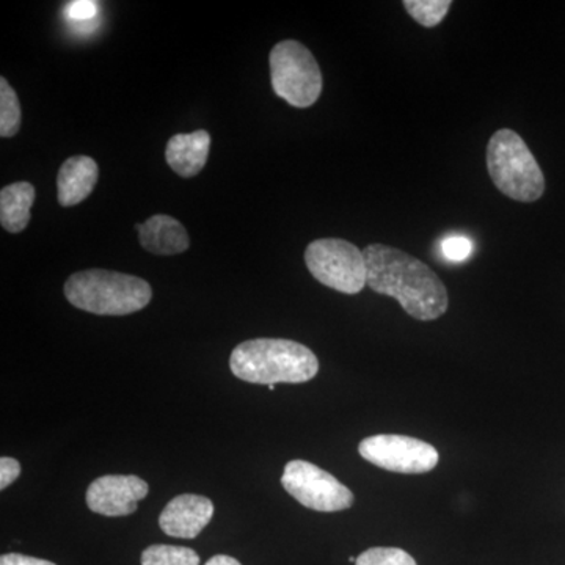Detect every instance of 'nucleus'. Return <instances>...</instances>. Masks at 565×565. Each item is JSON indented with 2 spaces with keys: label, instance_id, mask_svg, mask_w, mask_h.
<instances>
[{
  "label": "nucleus",
  "instance_id": "9b49d317",
  "mask_svg": "<svg viewBox=\"0 0 565 565\" xmlns=\"http://www.w3.org/2000/svg\"><path fill=\"white\" fill-rule=\"evenodd\" d=\"M98 177V163L88 156L66 159L57 177L58 203L71 207L84 202L95 191Z\"/></svg>",
  "mask_w": 565,
  "mask_h": 565
},
{
  "label": "nucleus",
  "instance_id": "4be33fe9",
  "mask_svg": "<svg viewBox=\"0 0 565 565\" xmlns=\"http://www.w3.org/2000/svg\"><path fill=\"white\" fill-rule=\"evenodd\" d=\"M0 565H55L50 561L39 559V557L20 555V553H9L0 557Z\"/></svg>",
  "mask_w": 565,
  "mask_h": 565
},
{
  "label": "nucleus",
  "instance_id": "1a4fd4ad",
  "mask_svg": "<svg viewBox=\"0 0 565 565\" xmlns=\"http://www.w3.org/2000/svg\"><path fill=\"white\" fill-rule=\"evenodd\" d=\"M148 490L147 482L139 476H102L88 487L87 505L99 515H131L137 511V503L147 498Z\"/></svg>",
  "mask_w": 565,
  "mask_h": 565
},
{
  "label": "nucleus",
  "instance_id": "412c9836",
  "mask_svg": "<svg viewBox=\"0 0 565 565\" xmlns=\"http://www.w3.org/2000/svg\"><path fill=\"white\" fill-rule=\"evenodd\" d=\"M21 475V465L13 457H2L0 459V489L13 484Z\"/></svg>",
  "mask_w": 565,
  "mask_h": 565
},
{
  "label": "nucleus",
  "instance_id": "f03ea898",
  "mask_svg": "<svg viewBox=\"0 0 565 565\" xmlns=\"http://www.w3.org/2000/svg\"><path fill=\"white\" fill-rule=\"evenodd\" d=\"M230 367L248 384H303L318 374L319 360L311 349L296 341L258 338L234 349Z\"/></svg>",
  "mask_w": 565,
  "mask_h": 565
},
{
  "label": "nucleus",
  "instance_id": "6ab92c4d",
  "mask_svg": "<svg viewBox=\"0 0 565 565\" xmlns=\"http://www.w3.org/2000/svg\"><path fill=\"white\" fill-rule=\"evenodd\" d=\"M441 250L449 262H465L473 253V243L465 236L446 237Z\"/></svg>",
  "mask_w": 565,
  "mask_h": 565
},
{
  "label": "nucleus",
  "instance_id": "5701e85b",
  "mask_svg": "<svg viewBox=\"0 0 565 565\" xmlns=\"http://www.w3.org/2000/svg\"><path fill=\"white\" fill-rule=\"evenodd\" d=\"M204 565H241L239 561L234 559L232 556L226 555H217L214 557H211L210 561H207Z\"/></svg>",
  "mask_w": 565,
  "mask_h": 565
},
{
  "label": "nucleus",
  "instance_id": "39448f33",
  "mask_svg": "<svg viewBox=\"0 0 565 565\" xmlns=\"http://www.w3.org/2000/svg\"><path fill=\"white\" fill-rule=\"evenodd\" d=\"M275 95L297 109L313 106L321 96V68L308 47L296 40L280 41L269 55Z\"/></svg>",
  "mask_w": 565,
  "mask_h": 565
},
{
  "label": "nucleus",
  "instance_id": "2eb2a0df",
  "mask_svg": "<svg viewBox=\"0 0 565 565\" xmlns=\"http://www.w3.org/2000/svg\"><path fill=\"white\" fill-rule=\"evenodd\" d=\"M141 565H200V556L188 546L151 545L141 553Z\"/></svg>",
  "mask_w": 565,
  "mask_h": 565
},
{
  "label": "nucleus",
  "instance_id": "4468645a",
  "mask_svg": "<svg viewBox=\"0 0 565 565\" xmlns=\"http://www.w3.org/2000/svg\"><path fill=\"white\" fill-rule=\"evenodd\" d=\"M35 188L28 181L6 185L0 192V223L9 233H21L31 222Z\"/></svg>",
  "mask_w": 565,
  "mask_h": 565
},
{
  "label": "nucleus",
  "instance_id": "a211bd4d",
  "mask_svg": "<svg viewBox=\"0 0 565 565\" xmlns=\"http://www.w3.org/2000/svg\"><path fill=\"white\" fill-rule=\"evenodd\" d=\"M355 565H418L414 557L401 548L375 546L356 557Z\"/></svg>",
  "mask_w": 565,
  "mask_h": 565
},
{
  "label": "nucleus",
  "instance_id": "20e7f679",
  "mask_svg": "<svg viewBox=\"0 0 565 565\" xmlns=\"http://www.w3.org/2000/svg\"><path fill=\"white\" fill-rule=\"evenodd\" d=\"M487 169L494 188L515 202H537L545 177L525 140L512 129H500L487 145Z\"/></svg>",
  "mask_w": 565,
  "mask_h": 565
},
{
  "label": "nucleus",
  "instance_id": "6e6552de",
  "mask_svg": "<svg viewBox=\"0 0 565 565\" xmlns=\"http://www.w3.org/2000/svg\"><path fill=\"white\" fill-rule=\"evenodd\" d=\"M359 452L375 467L401 475L429 473L440 460L435 446L407 435H373L364 438Z\"/></svg>",
  "mask_w": 565,
  "mask_h": 565
},
{
  "label": "nucleus",
  "instance_id": "0eeeda50",
  "mask_svg": "<svg viewBox=\"0 0 565 565\" xmlns=\"http://www.w3.org/2000/svg\"><path fill=\"white\" fill-rule=\"evenodd\" d=\"M281 484L305 508L318 512H340L352 508L355 497L333 475L307 460H291L285 467Z\"/></svg>",
  "mask_w": 565,
  "mask_h": 565
},
{
  "label": "nucleus",
  "instance_id": "aec40b11",
  "mask_svg": "<svg viewBox=\"0 0 565 565\" xmlns=\"http://www.w3.org/2000/svg\"><path fill=\"white\" fill-rule=\"evenodd\" d=\"M98 14V2L92 0H76L66 7V17L73 22H88Z\"/></svg>",
  "mask_w": 565,
  "mask_h": 565
},
{
  "label": "nucleus",
  "instance_id": "b1692460",
  "mask_svg": "<svg viewBox=\"0 0 565 565\" xmlns=\"http://www.w3.org/2000/svg\"><path fill=\"white\" fill-rule=\"evenodd\" d=\"M349 561H351V563H356V557L355 556H351V557H349Z\"/></svg>",
  "mask_w": 565,
  "mask_h": 565
},
{
  "label": "nucleus",
  "instance_id": "dca6fc26",
  "mask_svg": "<svg viewBox=\"0 0 565 565\" xmlns=\"http://www.w3.org/2000/svg\"><path fill=\"white\" fill-rule=\"evenodd\" d=\"M21 128V106L17 92L11 88L6 77L0 79V136H17Z\"/></svg>",
  "mask_w": 565,
  "mask_h": 565
},
{
  "label": "nucleus",
  "instance_id": "f3484780",
  "mask_svg": "<svg viewBox=\"0 0 565 565\" xmlns=\"http://www.w3.org/2000/svg\"><path fill=\"white\" fill-rule=\"evenodd\" d=\"M405 11L423 28H435L445 20L449 9H451V0H404Z\"/></svg>",
  "mask_w": 565,
  "mask_h": 565
},
{
  "label": "nucleus",
  "instance_id": "423d86ee",
  "mask_svg": "<svg viewBox=\"0 0 565 565\" xmlns=\"http://www.w3.org/2000/svg\"><path fill=\"white\" fill-rule=\"evenodd\" d=\"M305 264L316 280L334 291L359 294L367 286L366 259L356 245L344 239H318L305 250Z\"/></svg>",
  "mask_w": 565,
  "mask_h": 565
},
{
  "label": "nucleus",
  "instance_id": "f8f14e48",
  "mask_svg": "<svg viewBox=\"0 0 565 565\" xmlns=\"http://www.w3.org/2000/svg\"><path fill=\"white\" fill-rule=\"evenodd\" d=\"M136 230L141 247L154 255H178L191 244L184 226L170 215H152L147 222L137 223Z\"/></svg>",
  "mask_w": 565,
  "mask_h": 565
},
{
  "label": "nucleus",
  "instance_id": "f257e3e1",
  "mask_svg": "<svg viewBox=\"0 0 565 565\" xmlns=\"http://www.w3.org/2000/svg\"><path fill=\"white\" fill-rule=\"evenodd\" d=\"M363 255L367 286L374 292L396 299L412 318L429 322L448 311L445 282L422 259L384 244L367 245Z\"/></svg>",
  "mask_w": 565,
  "mask_h": 565
},
{
  "label": "nucleus",
  "instance_id": "7ed1b4c3",
  "mask_svg": "<svg viewBox=\"0 0 565 565\" xmlns=\"http://www.w3.org/2000/svg\"><path fill=\"white\" fill-rule=\"evenodd\" d=\"M71 305L87 313L126 316L143 310L151 302L152 289L134 275L90 269L71 275L65 282Z\"/></svg>",
  "mask_w": 565,
  "mask_h": 565
},
{
  "label": "nucleus",
  "instance_id": "9d476101",
  "mask_svg": "<svg viewBox=\"0 0 565 565\" xmlns=\"http://www.w3.org/2000/svg\"><path fill=\"white\" fill-rule=\"evenodd\" d=\"M214 515V504L202 494H180L173 498L159 516V526L177 539H195Z\"/></svg>",
  "mask_w": 565,
  "mask_h": 565
},
{
  "label": "nucleus",
  "instance_id": "ddd939ff",
  "mask_svg": "<svg viewBox=\"0 0 565 565\" xmlns=\"http://www.w3.org/2000/svg\"><path fill=\"white\" fill-rule=\"evenodd\" d=\"M210 150V132L200 129L191 134H177L167 143V163L182 178L196 177L206 166Z\"/></svg>",
  "mask_w": 565,
  "mask_h": 565
}]
</instances>
